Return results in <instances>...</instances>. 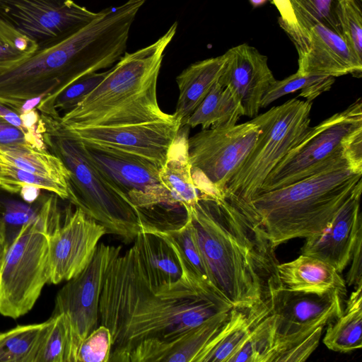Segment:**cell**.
I'll return each instance as SVG.
<instances>
[{
  "label": "cell",
  "instance_id": "obj_1",
  "mask_svg": "<svg viewBox=\"0 0 362 362\" xmlns=\"http://www.w3.org/2000/svg\"><path fill=\"white\" fill-rule=\"evenodd\" d=\"M168 283L147 261L136 238L106 273L100 299L101 325L112 335L109 361L124 362L140 342L170 340L233 307L202 284L185 267Z\"/></svg>",
  "mask_w": 362,
  "mask_h": 362
},
{
  "label": "cell",
  "instance_id": "obj_2",
  "mask_svg": "<svg viewBox=\"0 0 362 362\" xmlns=\"http://www.w3.org/2000/svg\"><path fill=\"white\" fill-rule=\"evenodd\" d=\"M220 294L237 308L274 300L282 288L276 247L250 203L226 191L186 211Z\"/></svg>",
  "mask_w": 362,
  "mask_h": 362
},
{
  "label": "cell",
  "instance_id": "obj_3",
  "mask_svg": "<svg viewBox=\"0 0 362 362\" xmlns=\"http://www.w3.org/2000/svg\"><path fill=\"white\" fill-rule=\"evenodd\" d=\"M133 19L122 6L98 12L69 38L0 73V103L17 112L26 100L54 95L80 78L112 66L124 54Z\"/></svg>",
  "mask_w": 362,
  "mask_h": 362
},
{
  "label": "cell",
  "instance_id": "obj_4",
  "mask_svg": "<svg viewBox=\"0 0 362 362\" xmlns=\"http://www.w3.org/2000/svg\"><path fill=\"white\" fill-rule=\"evenodd\" d=\"M177 23L156 42L125 52L104 79L73 109L60 117L70 128L116 127L168 120L161 110L157 82L164 51L175 36Z\"/></svg>",
  "mask_w": 362,
  "mask_h": 362
},
{
  "label": "cell",
  "instance_id": "obj_5",
  "mask_svg": "<svg viewBox=\"0 0 362 362\" xmlns=\"http://www.w3.org/2000/svg\"><path fill=\"white\" fill-rule=\"evenodd\" d=\"M362 185V172L334 167L281 188L259 193L248 202L276 247L319 234Z\"/></svg>",
  "mask_w": 362,
  "mask_h": 362
},
{
  "label": "cell",
  "instance_id": "obj_6",
  "mask_svg": "<svg viewBox=\"0 0 362 362\" xmlns=\"http://www.w3.org/2000/svg\"><path fill=\"white\" fill-rule=\"evenodd\" d=\"M40 117L47 149L62 161L69 173L68 200L104 226L107 233L119 236L125 244L134 242L144 228L137 209L91 164L82 142L61 124V116L40 113Z\"/></svg>",
  "mask_w": 362,
  "mask_h": 362
},
{
  "label": "cell",
  "instance_id": "obj_7",
  "mask_svg": "<svg viewBox=\"0 0 362 362\" xmlns=\"http://www.w3.org/2000/svg\"><path fill=\"white\" fill-rule=\"evenodd\" d=\"M59 197H45L37 215L20 230L0 270V314L17 319L35 305L50 279L49 235L62 221Z\"/></svg>",
  "mask_w": 362,
  "mask_h": 362
},
{
  "label": "cell",
  "instance_id": "obj_8",
  "mask_svg": "<svg viewBox=\"0 0 362 362\" xmlns=\"http://www.w3.org/2000/svg\"><path fill=\"white\" fill-rule=\"evenodd\" d=\"M311 108L312 101L292 98L255 117L259 136L224 191L247 202L255 196L273 168L310 128Z\"/></svg>",
  "mask_w": 362,
  "mask_h": 362
},
{
  "label": "cell",
  "instance_id": "obj_9",
  "mask_svg": "<svg viewBox=\"0 0 362 362\" xmlns=\"http://www.w3.org/2000/svg\"><path fill=\"white\" fill-rule=\"evenodd\" d=\"M360 128L361 98L344 110L310 127L270 172L257 194L281 188L334 167L350 166L344 151Z\"/></svg>",
  "mask_w": 362,
  "mask_h": 362
},
{
  "label": "cell",
  "instance_id": "obj_10",
  "mask_svg": "<svg viewBox=\"0 0 362 362\" xmlns=\"http://www.w3.org/2000/svg\"><path fill=\"white\" fill-rule=\"evenodd\" d=\"M260 132L253 120L202 129L187 140L191 174L200 194L218 197Z\"/></svg>",
  "mask_w": 362,
  "mask_h": 362
},
{
  "label": "cell",
  "instance_id": "obj_11",
  "mask_svg": "<svg viewBox=\"0 0 362 362\" xmlns=\"http://www.w3.org/2000/svg\"><path fill=\"white\" fill-rule=\"evenodd\" d=\"M344 298L337 291L317 295L281 288L274 301V343L267 362H294L300 343L342 313Z\"/></svg>",
  "mask_w": 362,
  "mask_h": 362
},
{
  "label": "cell",
  "instance_id": "obj_12",
  "mask_svg": "<svg viewBox=\"0 0 362 362\" xmlns=\"http://www.w3.org/2000/svg\"><path fill=\"white\" fill-rule=\"evenodd\" d=\"M121 250V245L98 244L90 262L78 274L66 281L57 294L52 314L63 313L67 320L69 362H76L80 344L98 327L100 299L106 273Z\"/></svg>",
  "mask_w": 362,
  "mask_h": 362
},
{
  "label": "cell",
  "instance_id": "obj_13",
  "mask_svg": "<svg viewBox=\"0 0 362 362\" xmlns=\"http://www.w3.org/2000/svg\"><path fill=\"white\" fill-rule=\"evenodd\" d=\"M98 13L73 0H0V18L32 40L37 49L69 38Z\"/></svg>",
  "mask_w": 362,
  "mask_h": 362
},
{
  "label": "cell",
  "instance_id": "obj_14",
  "mask_svg": "<svg viewBox=\"0 0 362 362\" xmlns=\"http://www.w3.org/2000/svg\"><path fill=\"white\" fill-rule=\"evenodd\" d=\"M106 229L81 209L65 210L60 221L49 235L50 279L49 284L66 281L82 272L90 262Z\"/></svg>",
  "mask_w": 362,
  "mask_h": 362
},
{
  "label": "cell",
  "instance_id": "obj_15",
  "mask_svg": "<svg viewBox=\"0 0 362 362\" xmlns=\"http://www.w3.org/2000/svg\"><path fill=\"white\" fill-rule=\"evenodd\" d=\"M279 23L297 50V72L300 74L335 78L351 74L361 76L362 61L339 33L320 23L308 28Z\"/></svg>",
  "mask_w": 362,
  "mask_h": 362
},
{
  "label": "cell",
  "instance_id": "obj_16",
  "mask_svg": "<svg viewBox=\"0 0 362 362\" xmlns=\"http://www.w3.org/2000/svg\"><path fill=\"white\" fill-rule=\"evenodd\" d=\"M180 127V121L175 115L168 120L129 125L64 127L70 134L82 141L136 154L154 162L160 167L165 163Z\"/></svg>",
  "mask_w": 362,
  "mask_h": 362
},
{
  "label": "cell",
  "instance_id": "obj_17",
  "mask_svg": "<svg viewBox=\"0 0 362 362\" xmlns=\"http://www.w3.org/2000/svg\"><path fill=\"white\" fill-rule=\"evenodd\" d=\"M225 54L226 62L218 82L238 98L245 116L255 117L263 95L276 81L267 57L247 44L235 46Z\"/></svg>",
  "mask_w": 362,
  "mask_h": 362
},
{
  "label": "cell",
  "instance_id": "obj_18",
  "mask_svg": "<svg viewBox=\"0 0 362 362\" xmlns=\"http://www.w3.org/2000/svg\"><path fill=\"white\" fill-rule=\"evenodd\" d=\"M361 191L362 185L323 231L305 238L301 254L329 263L340 274L343 272L350 263L356 240L362 233Z\"/></svg>",
  "mask_w": 362,
  "mask_h": 362
},
{
  "label": "cell",
  "instance_id": "obj_19",
  "mask_svg": "<svg viewBox=\"0 0 362 362\" xmlns=\"http://www.w3.org/2000/svg\"><path fill=\"white\" fill-rule=\"evenodd\" d=\"M81 141L91 164L120 194L127 197L131 192L144 191L160 183L161 167L154 162L117 148Z\"/></svg>",
  "mask_w": 362,
  "mask_h": 362
},
{
  "label": "cell",
  "instance_id": "obj_20",
  "mask_svg": "<svg viewBox=\"0 0 362 362\" xmlns=\"http://www.w3.org/2000/svg\"><path fill=\"white\" fill-rule=\"evenodd\" d=\"M228 313L217 314L173 339L143 341L129 351L124 362H204Z\"/></svg>",
  "mask_w": 362,
  "mask_h": 362
},
{
  "label": "cell",
  "instance_id": "obj_21",
  "mask_svg": "<svg viewBox=\"0 0 362 362\" xmlns=\"http://www.w3.org/2000/svg\"><path fill=\"white\" fill-rule=\"evenodd\" d=\"M279 276L282 288L294 292L323 295L334 291L343 296L346 284L331 264L318 258L301 254L296 259L279 264Z\"/></svg>",
  "mask_w": 362,
  "mask_h": 362
},
{
  "label": "cell",
  "instance_id": "obj_22",
  "mask_svg": "<svg viewBox=\"0 0 362 362\" xmlns=\"http://www.w3.org/2000/svg\"><path fill=\"white\" fill-rule=\"evenodd\" d=\"M274 300L249 308H233L213 338L204 362H228L245 341L254 327L269 315Z\"/></svg>",
  "mask_w": 362,
  "mask_h": 362
},
{
  "label": "cell",
  "instance_id": "obj_23",
  "mask_svg": "<svg viewBox=\"0 0 362 362\" xmlns=\"http://www.w3.org/2000/svg\"><path fill=\"white\" fill-rule=\"evenodd\" d=\"M226 62L224 53L191 64L177 76L179 96L174 115L181 127L218 81Z\"/></svg>",
  "mask_w": 362,
  "mask_h": 362
},
{
  "label": "cell",
  "instance_id": "obj_24",
  "mask_svg": "<svg viewBox=\"0 0 362 362\" xmlns=\"http://www.w3.org/2000/svg\"><path fill=\"white\" fill-rule=\"evenodd\" d=\"M188 132V127L180 128L167 160L159 171L160 184L186 211L194 207L199 198L191 174L187 151Z\"/></svg>",
  "mask_w": 362,
  "mask_h": 362
},
{
  "label": "cell",
  "instance_id": "obj_25",
  "mask_svg": "<svg viewBox=\"0 0 362 362\" xmlns=\"http://www.w3.org/2000/svg\"><path fill=\"white\" fill-rule=\"evenodd\" d=\"M143 228L151 230L163 238L174 250L182 266L187 269L207 288L223 298L214 284L189 216L187 215V219L183 223L173 228L160 229L144 225Z\"/></svg>",
  "mask_w": 362,
  "mask_h": 362
},
{
  "label": "cell",
  "instance_id": "obj_26",
  "mask_svg": "<svg viewBox=\"0 0 362 362\" xmlns=\"http://www.w3.org/2000/svg\"><path fill=\"white\" fill-rule=\"evenodd\" d=\"M240 102L232 90L218 81L185 121L184 126L202 129L233 125L243 116Z\"/></svg>",
  "mask_w": 362,
  "mask_h": 362
},
{
  "label": "cell",
  "instance_id": "obj_27",
  "mask_svg": "<svg viewBox=\"0 0 362 362\" xmlns=\"http://www.w3.org/2000/svg\"><path fill=\"white\" fill-rule=\"evenodd\" d=\"M362 286L346 301L342 313L326 326L324 344L330 350L349 353L362 346Z\"/></svg>",
  "mask_w": 362,
  "mask_h": 362
},
{
  "label": "cell",
  "instance_id": "obj_28",
  "mask_svg": "<svg viewBox=\"0 0 362 362\" xmlns=\"http://www.w3.org/2000/svg\"><path fill=\"white\" fill-rule=\"evenodd\" d=\"M49 324V319L0 332V362H36Z\"/></svg>",
  "mask_w": 362,
  "mask_h": 362
},
{
  "label": "cell",
  "instance_id": "obj_29",
  "mask_svg": "<svg viewBox=\"0 0 362 362\" xmlns=\"http://www.w3.org/2000/svg\"><path fill=\"white\" fill-rule=\"evenodd\" d=\"M0 154L4 160L19 169L68 184L69 173L67 168L48 150H38L22 144L0 146Z\"/></svg>",
  "mask_w": 362,
  "mask_h": 362
},
{
  "label": "cell",
  "instance_id": "obj_30",
  "mask_svg": "<svg viewBox=\"0 0 362 362\" xmlns=\"http://www.w3.org/2000/svg\"><path fill=\"white\" fill-rule=\"evenodd\" d=\"M151 267L168 283L179 280L183 275L177 255L163 238L146 228L136 237Z\"/></svg>",
  "mask_w": 362,
  "mask_h": 362
},
{
  "label": "cell",
  "instance_id": "obj_31",
  "mask_svg": "<svg viewBox=\"0 0 362 362\" xmlns=\"http://www.w3.org/2000/svg\"><path fill=\"white\" fill-rule=\"evenodd\" d=\"M334 77L327 76L301 75L296 72L283 80H276L263 95L260 106L266 107L279 98L300 90V96L312 101L322 93L329 90Z\"/></svg>",
  "mask_w": 362,
  "mask_h": 362
},
{
  "label": "cell",
  "instance_id": "obj_32",
  "mask_svg": "<svg viewBox=\"0 0 362 362\" xmlns=\"http://www.w3.org/2000/svg\"><path fill=\"white\" fill-rule=\"evenodd\" d=\"M108 71L94 72L80 78L59 93L42 99L37 110L41 114L60 116V112H66L79 104L100 83Z\"/></svg>",
  "mask_w": 362,
  "mask_h": 362
},
{
  "label": "cell",
  "instance_id": "obj_33",
  "mask_svg": "<svg viewBox=\"0 0 362 362\" xmlns=\"http://www.w3.org/2000/svg\"><path fill=\"white\" fill-rule=\"evenodd\" d=\"M275 317L272 312L256 325L228 362H267L274 343Z\"/></svg>",
  "mask_w": 362,
  "mask_h": 362
},
{
  "label": "cell",
  "instance_id": "obj_34",
  "mask_svg": "<svg viewBox=\"0 0 362 362\" xmlns=\"http://www.w3.org/2000/svg\"><path fill=\"white\" fill-rule=\"evenodd\" d=\"M341 0H288L297 25L322 24L341 34L337 12Z\"/></svg>",
  "mask_w": 362,
  "mask_h": 362
},
{
  "label": "cell",
  "instance_id": "obj_35",
  "mask_svg": "<svg viewBox=\"0 0 362 362\" xmlns=\"http://www.w3.org/2000/svg\"><path fill=\"white\" fill-rule=\"evenodd\" d=\"M4 161L6 168L4 175L0 179V187L6 192L18 194L23 185H28L54 194L62 199L68 200L69 192L66 182L26 172L15 167L6 160Z\"/></svg>",
  "mask_w": 362,
  "mask_h": 362
},
{
  "label": "cell",
  "instance_id": "obj_36",
  "mask_svg": "<svg viewBox=\"0 0 362 362\" xmlns=\"http://www.w3.org/2000/svg\"><path fill=\"white\" fill-rule=\"evenodd\" d=\"M70 333L63 313L52 314L36 362H69Z\"/></svg>",
  "mask_w": 362,
  "mask_h": 362
},
{
  "label": "cell",
  "instance_id": "obj_37",
  "mask_svg": "<svg viewBox=\"0 0 362 362\" xmlns=\"http://www.w3.org/2000/svg\"><path fill=\"white\" fill-rule=\"evenodd\" d=\"M35 44L0 18V73L27 58Z\"/></svg>",
  "mask_w": 362,
  "mask_h": 362
},
{
  "label": "cell",
  "instance_id": "obj_38",
  "mask_svg": "<svg viewBox=\"0 0 362 362\" xmlns=\"http://www.w3.org/2000/svg\"><path fill=\"white\" fill-rule=\"evenodd\" d=\"M338 21L341 35L356 57L362 61V12L356 0H341Z\"/></svg>",
  "mask_w": 362,
  "mask_h": 362
},
{
  "label": "cell",
  "instance_id": "obj_39",
  "mask_svg": "<svg viewBox=\"0 0 362 362\" xmlns=\"http://www.w3.org/2000/svg\"><path fill=\"white\" fill-rule=\"evenodd\" d=\"M112 346L110 331L100 325L80 344L76 362H109Z\"/></svg>",
  "mask_w": 362,
  "mask_h": 362
},
{
  "label": "cell",
  "instance_id": "obj_40",
  "mask_svg": "<svg viewBox=\"0 0 362 362\" xmlns=\"http://www.w3.org/2000/svg\"><path fill=\"white\" fill-rule=\"evenodd\" d=\"M362 233L356 240L351 259V267L346 274V284L354 286V288L362 286Z\"/></svg>",
  "mask_w": 362,
  "mask_h": 362
},
{
  "label": "cell",
  "instance_id": "obj_41",
  "mask_svg": "<svg viewBox=\"0 0 362 362\" xmlns=\"http://www.w3.org/2000/svg\"><path fill=\"white\" fill-rule=\"evenodd\" d=\"M28 145L24 133L0 116V146Z\"/></svg>",
  "mask_w": 362,
  "mask_h": 362
},
{
  "label": "cell",
  "instance_id": "obj_42",
  "mask_svg": "<svg viewBox=\"0 0 362 362\" xmlns=\"http://www.w3.org/2000/svg\"><path fill=\"white\" fill-rule=\"evenodd\" d=\"M280 13L279 22L293 26L297 24L288 0H271Z\"/></svg>",
  "mask_w": 362,
  "mask_h": 362
},
{
  "label": "cell",
  "instance_id": "obj_43",
  "mask_svg": "<svg viewBox=\"0 0 362 362\" xmlns=\"http://www.w3.org/2000/svg\"><path fill=\"white\" fill-rule=\"evenodd\" d=\"M18 194L23 202L33 204L40 199V189L33 185H25L21 187Z\"/></svg>",
  "mask_w": 362,
  "mask_h": 362
},
{
  "label": "cell",
  "instance_id": "obj_44",
  "mask_svg": "<svg viewBox=\"0 0 362 362\" xmlns=\"http://www.w3.org/2000/svg\"><path fill=\"white\" fill-rule=\"evenodd\" d=\"M7 250L8 244L6 235V228L4 222L0 219V270L2 267Z\"/></svg>",
  "mask_w": 362,
  "mask_h": 362
},
{
  "label": "cell",
  "instance_id": "obj_45",
  "mask_svg": "<svg viewBox=\"0 0 362 362\" xmlns=\"http://www.w3.org/2000/svg\"><path fill=\"white\" fill-rule=\"evenodd\" d=\"M6 168V162L0 155V179L3 177Z\"/></svg>",
  "mask_w": 362,
  "mask_h": 362
},
{
  "label": "cell",
  "instance_id": "obj_46",
  "mask_svg": "<svg viewBox=\"0 0 362 362\" xmlns=\"http://www.w3.org/2000/svg\"><path fill=\"white\" fill-rule=\"evenodd\" d=\"M267 0H250L254 7H258L264 4Z\"/></svg>",
  "mask_w": 362,
  "mask_h": 362
}]
</instances>
